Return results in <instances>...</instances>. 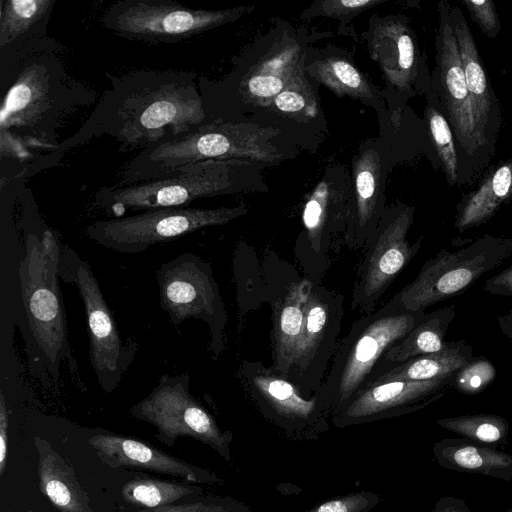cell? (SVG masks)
Instances as JSON below:
<instances>
[{
  "label": "cell",
  "mask_w": 512,
  "mask_h": 512,
  "mask_svg": "<svg viewBox=\"0 0 512 512\" xmlns=\"http://www.w3.org/2000/svg\"><path fill=\"white\" fill-rule=\"evenodd\" d=\"M62 48L49 36L0 48V156L1 162L8 159L20 168L16 177L30 160L23 178L33 152L48 150L51 156L66 116L96 99L69 76L57 53Z\"/></svg>",
  "instance_id": "cell-1"
},
{
  "label": "cell",
  "mask_w": 512,
  "mask_h": 512,
  "mask_svg": "<svg viewBox=\"0 0 512 512\" xmlns=\"http://www.w3.org/2000/svg\"><path fill=\"white\" fill-rule=\"evenodd\" d=\"M109 88L82 126L59 143L48 168L68 150L107 135L122 153L143 150L209 124L196 73L186 70H133L106 74Z\"/></svg>",
  "instance_id": "cell-2"
},
{
  "label": "cell",
  "mask_w": 512,
  "mask_h": 512,
  "mask_svg": "<svg viewBox=\"0 0 512 512\" xmlns=\"http://www.w3.org/2000/svg\"><path fill=\"white\" fill-rule=\"evenodd\" d=\"M309 38L305 28L276 20L234 58L232 69L223 77L198 76L208 121L249 123L304 66Z\"/></svg>",
  "instance_id": "cell-3"
},
{
  "label": "cell",
  "mask_w": 512,
  "mask_h": 512,
  "mask_svg": "<svg viewBox=\"0 0 512 512\" xmlns=\"http://www.w3.org/2000/svg\"><path fill=\"white\" fill-rule=\"evenodd\" d=\"M301 152L280 130L247 122H212L139 151L123 166L115 184L156 179L206 160L242 159L272 167Z\"/></svg>",
  "instance_id": "cell-4"
},
{
  "label": "cell",
  "mask_w": 512,
  "mask_h": 512,
  "mask_svg": "<svg viewBox=\"0 0 512 512\" xmlns=\"http://www.w3.org/2000/svg\"><path fill=\"white\" fill-rule=\"evenodd\" d=\"M250 160H206L180 167L162 177L126 185L112 184L95 193L94 203L109 214L187 207L192 201L237 193H267L263 171Z\"/></svg>",
  "instance_id": "cell-5"
},
{
  "label": "cell",
  "mask_w": 512,
  "mask_h": 512,
  "mask_svg": "<svg viewBox=\"0 0 512 512\" xmlns=\"http://www.w3.org/2000/svg\"><path fill=\"white\" fill-rule=\"evenodd\" d=\"M60 244L50 230L29 234L18 274L22 305L32 350L54 381L59 366L70 356L64 303L58 278Z\"/></svg>",
  "instance_id": "cell-6"
},
{
  "label": "cell",
  "mask_w": 512,
  "mask_h": 512,
  "mask_svg": "<svg viewBox=\"0 0 512 512\" xmlns=\"http://www.w3.org/2000/svg\"><path fill=\"white\" fill-rule=\"evenodd\" d=\"M424 313L399 309L387 302L354 321L340 339L321 386L332 414L368 385L386 351L408 334Z\"/></svg>",
  "instance_id": "cell-7"
},
{
  "label": "cell",
  "mask_w": 512,
  "mask_h": 512,
  "mask_svg": "<svg viewBox=\"0 0 512 512\" xmlns=\"http://www.w3.org/2000/svg\"><path fill=\"white\" fill-rule=\"evenodd\" d=\"M461 245L453 251L442 249L429 258L416 277L388 302L399 309L424 313L428 307L464 293L512 257V236L484 235Z\"/></svg>",
  "instance_id": "cell-8"
},
{
  "label": "cell",
  "mask_w": 512,
  "mask_h": 512,
  "mask_svg": "<svg viewBox=\"0 0 512 512\" xmlns=\"http://www.w3.org/2000/svg\"><path fill=\"white\" fill-rule=\"evenodd\" d=\"M254 9L251 5H240L204 10L172 0H119L102 14L101 25L129 40L177 43L235 22Z\"/></svg>",
  "instance_id": "cell-9"
},
{
  "label": "cell",
  "mask_w": 512,
  "mask_h": 512,
  "mask_svg": "<svg viewBox=\"0 0 512 512\" xmlns=\"http://www.w3.org/2000/svg\"><path fill=\"white\" fill-rule=\"evenodd\" d=\"M59 276L74 283L79 291L86 315L91 367L100 387L113 392L133 363L138 343L122 339L90 264L67 246L60 247Z\"/></svg>",
  "instance_id": "cell-10"
},
{
  "label": "cell",
  "mask_w": 512,
  "mask_h": 512,
  "mask_svg": "<svg viewBox=\"0 0 512 512\" xmlns=\"http://www.w3.org/2000/svg\"><path fill=\"white\" fill-rule=\"evenodd\" d=\"M248 213L246 204L235 207H172L98 220L86 235L99 245L123 254H139L150 246L186 236L195 231L227 224Z\"/></svg>",
  "instance_id": "cell-11"
},
{
  "label": "cell",
  "mask_w": 512,
  "mask_h": 512,
  "mask_svg": "<svg viewBox=\"0 0 512 512\" xmlns=\"http://www.w3.org/2000/svg\"><path fill=\"white\" fill-rule=\"evenodd\" d=\"M160 306L170 322L179 326L188 319L205 322L209 347L218 359L225 347L228 314L210 264L186 252L163 263L156 272Z\"/></svg>",
  "instance_id": "cell-12"
},
{
  "label": "cell",
  "mask_w": 512,
  "mask_h": 512,
  "mask_svg": "<svg viewBox=\"0 0 512 512\" xmlns=\"http://www.w3.org/2000/svg\"><path fill=\"white\" fill-rule=\"evenodd\" d=\"M188 374L162 375L152 391L129 414L155 427L157 439L173 446L179 437H191L231 460V431L222 430L212 414L190 393Z\"/></svg>",
  "instance_id": "cell-13"
},
{
  "label": "cell",
  "mask_w": 512,
  "mask_h": 512,
  "mask_svg": "<svg viewBox=\"0 0 512 512\" xmlns=\"http://www.w3.org/2000/svg\"><path fill=\"white\" fill-rule=\"evenodd\" d=\"M236 376L261 414L290 437L315 439L328 429L332 408L322 387L305 396L291 379L256 361H243Z\"/></svg>",
  "instance_id": "cell-14"
},
{
  "label": "cell",
  "mask_w": 512,
  "mask_h": 512,
  "mask_svg": "<svg viewBox=\"0 0 512 512\" xmlns=\"http://www.w3.org/2000/svg\"><path fill=\"white\" fill-rule=\"evenodd\" d=\"M414 207L402 203L386 206L381 219L366 241L352 293V310L373 312L380 299L417 255L422 239H407Z\"/></svg>",
  "instance_id": "cell-15"
},
{
  "label": "cell",
  "mask_w": 512,
  "mask_h": 512,
  "mask_svg": "<svg viewBox=\"0 0 512 512\" xmlns=\"http://www.w3.org/2000/svg\"><path fill=\"white\" fill-rule=\"evenodd\" d=\"M351 189L348 168L342 164L330 165L304 203L303 230L297 239L295 253L315 281L325 270L336 239L342 237L344 241Z\"/></svg>",
  "instance_id": "cell-16"
},
{
  "label": "cell",
  "mask_w": 512,
  "mask_h": 512,
  "mask_svg": "<svg viewBox=\"0 0 512 512\" xmlns=\"http://www.w3.org/2000/svg\"><path fill=\"white\" fill-rule=\"evenodd\" d=\"M344 296L315 281L306 305L291 380L305 396L322 385L339 345Z\"/></svg>",
  "instance_id": "cell-17"
},
{
  "label": "cell",
  "mask_w": 512,
  "mask_h": 512,
  "mask_svg": "<svg viewBox=\"0 0 512 512\" xmlns=\"http://www.w3.org/2000/svg\"><path fill=\"white\" fill-rule=\"evenodd\" d=\"M372 60L380 67L385 80L381 89L390 120L400 117L405 94L418 74L415 41L403 15L373 14L363 33Z\"/></svg>",
  "instance_id": "cell-18"
},
{
  "label": "cell",
  "mask_w": 512,
  "mask_h": 512,
  "mask_svg": "<svg viewBox=\"0 0 512 512\" xmlns=\"http://www.w3.org/2000/svg\"><path fill=\"white\" fill-rule=\"evenodd\" d=\"M320 86L306 73L304 64L284 89L248 122L280 130L302 151L315 153L328 133Z\"/></svg>",
  "instance_id": "cell-19"
},
{
  "label": "cell",
  "mask_w": 512,
  "mask_h": 512,
  "mask_svg": "<svg viewBox=\"0 0 512 512\" xmlns=\"http://www.w3.org/2000/svg\"><path fill=\"white\" fill-rule=\"evenodd\" d=\"M392 161L379 137L367 138L351 161V198L344 243L363 248L386 208L385 187Z\"/></svg>",
  "instance_id": "cell-20"
},
{
  "label": "cell",
  "mask_w": 512,
  "mask_h": 512,
  "mask_svg": "<svg viewBox=\"0 0 512 512\" xmlns=\"http://www.w3.org/2000/svg\"><path fill=\"white\" fill-rule=\"evenodd\" d=\"M454 375L429 381H376L334 412L331 422L344 428L417 412L441 399L452 388Z\"/></svg>",
  "instance_id": "cell-21"
},
{
  "label": "cell",
  "mask_w": 512,
  "mask_h": 512,
  "mask_svg": "<svg viewBox=\"0 0 512 512\" xmlns=\"http://www.w3.org/2000/svg\"><path fill=\"white\" fill-rule=\"evenodd\" d=\"M439 11L440 25L436 37V48L442 98L458 142L467 152L474 153L481 144L449 14V5L441 2Z\"/></svg>",
  "instance_id": "cell-22"
},
{
  "label": "cell",
  "mask_w": 512,
  "mask_h": 512,
  "mask_svg": "<svg viewBox=\"0 0 512 512\" xmlns=\"http://www.w3.org/2000/svg\"><path fill=\"white\" fill-rule=\"evenodd\" d=\"M98 457L111 468H131L170 475L188 483L220 484L213 471L192 465L137 439L96 434L88 439Z\"/></svg>",
  "instance_id": "cell-23"
},
{
  "label": "cell",
  "mask_w": 512,
  "mask_h": 512,
  "mask_svg": "<svg viewBox=\"0 0 512 512\" xmlns=\"http://www.w3.org/2000/svg\"><path fill=\"white\" fill-rule=\"evenodd\" d=\"M305 71L337 97H349L373 108L378 117L387 110L381 89L358 68L348 51L341 47L315 48L309 45Z\"/></svg>",
  "instance_id": "cell-24"
},
{
  "label": "cell",
  "mask_w": 512,
  "mask_h": 512,
  "mask_svg": "<svg viewBox=\"0 0 512 512\" xmlns=\"http://www.w3.org/2000/svg\"><path fill=\"white\" fill-rule=\"evenodd\" d=\"M315 280L310 277L291 282L275 301L272 309L271 367L291 378L297 353L306 305Z\"/></svg>",
  "instance_id": "cell-25"
},
{
  "label": "cell",
  "mask_w": 512,
  "mask_h": 512,
  "mask_svg": "<svg viewBox=\"0 0 512 512\" xmlns=\"http://www.w3.org/2000/svg\"><path fill=\"white\" fill-rule=\"evenodd\" d=\"M439 466L479 474L506 482L512 481V455L466 438H444L432 446Z\"/></svg>",
  "instance_id": "cell-26"
},
{
  "label": "cell",
  "mask_w": 512,
  "mask_h": 512,
  "mask_svg": "<svg viewBox=\"0 0 512 512\" xmlns=\"http://www.w3.org/2000/svg\"><path fill=\"white\" fill-rule=\"evenodd\" d=\"M449 14L462 61L475 126L480 144L483 146L487 142L492 112L491 90L466 19L458 7H449Z\"/></svg>",
  "instance_id": "cell-27"
},
{
  "label": "cell",
  "mask_w": 512,
  "mask_h": 512,
  "mask_svg": "<svg viewBox=\"0 0 512 512\" xmlns=\"http://www.w3.org/2000/svg\"><path fill=\"white\" fill-rule=\"evenodd\" d=\"M455 316L454 304L438 308L429 313L425 312L409 333L386 351L374 369L368 385L387 369L397 364L441 350L445 344V336Z\"/></svg>",
  "instance_id": "cell-28"
},
{
  "label": "cell",
  "mask_w": 512,
  "mask_h": 512,
  "mask_svg": "<svg viewBox=\"0 0 512 512\" xmlns=\"http://www.w3.org/2000/svg\"><path fill=\"white\" fill-rule=\"evenodd\" d=\"M34 443L39 454L38 475L42 493L61 512H94L71 465L45 439L36 437Z\"/></svg>",
  "instance_id": "cell-29"
},
{
  "label": "cell",
  "mask_w": 512,
  "mask_h": 512,
  "mask_svg": "<svg viewBox=\"0 0 512 512\" xmlns=\"http://www.w3.org/2000/svg\"><path fill=\"white\" fill-rule=\"evenodd\" d=\"M474 358L472 346L464 340L445 341L441 350L397 364L387 369L374 382L381 380L429 381L444 379L458 372Z\"/></svg>",
  "instance_id": "cell-30"
},
{
  "label": "cell",
  "mask_w": 512,
  "mask_h": 512,
  "mask_svg": "<svg viewBox=\"0 0 512 512\" xmlns=\"http://www.w3.org/2000/svg\"><path fill=\"white\" fill-rule=\"evenodd\" d=\"M56 0H1L0 48L48 36Z\"/></svg>",
  "instance_id": "cell-31"
},
{
  "label": "cell",
  "mask_w": 512,
  "mask_h": 512,
  "mask_svg": "<svg viewBox=\"0 0 512 512\" xmlns=\"http://www.w3.org/2000/svg\"><path fill=\"white\" fill-rule=\"evenodd\" d=\"M512 169L503 165L458 209L455 227L459 233L487 222L510 193Z\"/></svg>",
  "instance_id": "cell-32"
},
{
  "label": "cell",
  "mask_w": 512,
  "mask_h": 512,
  "mask_svg": "<svg viewBox=\"0 0 512 512\" xmlns=\"http://www.w3.org/2000/svg\"><path fill=\"white\" fill-rule=\"evenodd\" d=\"M202 493L203 488L197 485L173 483L150 477H140L127 482L121 492L127 503L144 509L168 506L180 499Z\"/></svg>",
  "instance_id": "cell-33"
},
{
  "label": "cell",
  "mask_w": 512,
  "mask_h": 512,
  "mask_svg": "<svg viewBox=\"0 0 512 512\" xmlns=\"http://www.w3.org/2000/svg\"><path fill=\"white\" fill-rule=\"evenodd\" d=\"M436 423L462 438L473 440L492 447L507 443L509 423L495 414H469L441 418Z\"/></svg>",
  "instance_id": "cell-34"
},
{
  "label": "cell",
  "mask_w": 512,
  "mask_h": 512,
  "mask_svg": "<svg viewBox=\"0 0 512 512\" xmlns=\"http://www.w3.org/2000/svg\"><path fill=\"white\" fill-rule=\"evenodd\" d=\"M429 133L443 164L447 180L452 185L457 179V156L450 126L444 116L432 105L426 109Z\"/></svg>",
  "instance_id": "cell-35"
},
{
  "label": "cell",
  "mask_w": 512,
  "mask_h": 512,
  "mask_svg": "<svg viewBox=\"0 0 512 512\" xmlns=\"http://www.w3.org/2000/svg\"><path fill=\"white\" fill-rule=\"evenodd\" d=\"M387 0H316L303 10L300 18L326 17L348 24L354 17Z\"/></svg>",
  "instance_id": "cell-36"
},
{
  "label": "cell",
  "mask_w": 512,
  "mask_h": 512,
  "mask_svg": "<svg viewBox=\"0 0 512 512\" xmlns=\"http://www.w3.org/2000/svg\"><path fill=\"white\" fill-rule=\"evenodd\" d=\"M137 512H252L245 503L226 496H192L188 502L171 504L154 509H142Z\"/></svg>",
  "instance_id": "cell-37"
},
{
  "label": "cell",
  "mask_w": 512,
  "mask_h": 512,
  "mask_svg": "<svg viewBox=\"0 0 512 512\" xmlns=\"http://www.w3.org/2000/svg\"><path fill=\"white\" fill-rule=\"evenodd\" d=\"M495 376L496 370L490 361L475 357L455 373L452 388L465 394H477L492 383Z\"/></svg>",
  "instance_id": "cell-38"
},
{
  "label": "cell",
  "mask_w": 512,
  "mask_h": 512,
  "mask_svg": "<svg viewBox=\"0 0 512 512\" xmlns=\"http://www.w3.org/2000/svg\"><path fill=\"white\" fill-rule=\"evenodd\" d=\"M381 501L371 491H360L324 501L306 512H369Z\"/></svg>",
  "instance_id": "cell-39"
},
{
  "label": "cell",
  "mask_w": 512,
  "mask_h": 512,
  "mask_svg": "<svg viewBox=\"0 0 512 512\" xmlns=\"http://www.w3.org/2000/svg\"><path fill=\"white\" fill-rule=\"evenodd\" d=\"M463 3L467 6L471 16L481 26L482 30L494 36L499 28L497 13L491 1L466 0Z\"/></svg>",
  "instance_id": "cell-40"
},
{
  "label": "cell",
  "mask_w": 512,
  "mask_h": 512,
  "mask_svg": "<svg viewBox=\"0 0 512 512\" xmlns=\"http://www.w3.org/2000/svg\"><path fill=\"white\" fill-rule=\"evenodd\" d=\"M482 289L491 295L512 297V264L488 278Z\"/></svg>",
  "instance_id": "cell-41"
},
{
  "label": "cell",
  "mask_w": 512,
  "mask_h": 512,
  "mask_svg": "<svg viewBox=\"0 0 512 512\" xmlns=\"http://www.w3.org/2000/svg\"><path fill=\"white\" fill-rule=\"evenodd\" d=\"M8 410L4 394L0 397V475L2 476L6 464L7 440H8Z\"/></svg>",
  "instance_id": "cell-42"
},
{
  "label": "cell",
  "mask_w": 512,
  "mask_h": 512,
  "mask_svg": "<svg viewBox=\"0 0 512 512\" xmlns=\"http://www.w3.org/2000/svg\"><path fill=\"white\" fill-rule=\"evenodd\" d=\"M417 512H470L467 502L456 496H442L429 511Z\"/></svg>",
  "instance_id": "cell-43"
},
{
  "label": "cell",
  "mask_w": 512,
  "mask_h": 512,
  "mask_svg": "<svg viewBox=\"0 0 512 512\" xmlns=\"http://www.w3.org/2000/svg\"><path fill=\"white\" fill-rule=\"evenodd\" d=\"M496 322L501 333L512 346V308L500 314L497 317Z\"/></svg>",
  "instance_id": "cell-44"
},
{
  "label": "cell",
  "mask_w": 512,
  "mask_h": 512,
  "mask_svg": "<svg viewBox=\"0 0 512 512\" xmlns=\"http://www.w3.org/2000/svg\"><path fill=\"white\" fill-rule=\"evenodd\" d=\"M503 512H512V506H510L509 508H507L506 510H504Z\"/></svg>",
  "instance_id": "cell-45"
}]
</instances>
